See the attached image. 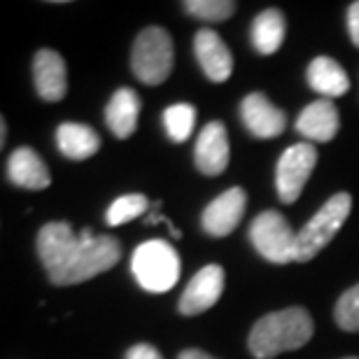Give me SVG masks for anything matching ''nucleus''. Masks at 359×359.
Returning a JSON list of instances; mask_svg holds the SVG:
<instances>
[{
  "label": "nucleus",
  "mask_w": 359,
  "mask_h": 359,
  "mask_svg": "<svg viewBox=\"0 0 359 359\" xmlns=\"http://www.w3.org/2000/svg\"><path fill=\"white\" fill-rule=\"evenodd\" d=\"M313 334L315 322L311 313L301 306H290L257 320L248 336V348L255 359H273L308 346Z\"/></svg>",
  "instance_id": "obj_1"
},
{
  "label": "nucleus",
  "mask_w": 359,
  "mask_h": 359,
  "mask_svg": "<svg viewBox=\"0 0 359 359\" xmlns=\"http://www.w3.org/2000/svg\"><path fill=\"white\" fill-rule=\"evenodd\" d=\"M180 269L182 262L175 248L159 238L140 243L131 259L135 283L149 294H166L173 290L180 280Z\"/></svg>",
  "instance_id": "obj_2"
},
{
  "label": "nucleus",
  "mask_w": 359,
  "mask_h": 359,
  "mask_svg": "<svg viewBox=\"0 0 359 359\" xmlns=\"http://www.w3.org/2000/svg\"><path fill=\"white\" fill-rule=\"evenodd\" d=\"M121 259V243L114 236L107 233H93L91 229L80 231V248L68 264V269L54 280L56 287H70L80 285L87 280L110 271L114 264Z\"/></svg>",
  "instance_id": "obj_3"
},
{
  "label": "nucleus",
  "mask_w": 359,
  "mask_h": 359,
  "mask_svg": "<svg viewBox=\"0 0 359 359\" xmlns=\"http://www.w3.org/2000/svg\"><path fill=\"white\" fill-rule=\"evenodd\" d=\"M173 38L163 26H147L135 35L131 49V70L142 84L159 87L173 73Z\"/></svg>",
  "instance_id": "obj_4"
},
{
  "label": "nucleus",
  "mask_w": 359,
  "mask_h": 359,
  "mask_svg": "<svg viewBox=\"0 0 359 359\" xmlns=\"http://www.w3.org/2000/svg\"><path fill=\"white\" fill-rule=\"evenodd\" d=\"M353 210V196L348 191L334 194L318 212L313 215V219L304 224L301 231H297V262L306 264L315 259L329 243L336 238V233L341 231L343 224L350 217Z\"/></svg>",
  "instance_id": "obj_5"
},
{
  "label": "nucleus",
  "mask_w": 359,
  "mask_h": 359,
  "mask_svg": "<svg viewBox=\"0 0 359 359\" xmlns=\"http://www.w3.org/2000/svg\"><path fill=\"white\" fill-rule=\"evenodd\" d=\"M250 243L264 259L271 264L297 262V231L285 215L278 210H264L250 224Z\"/></svg>",
  "instance_id": "obj_6"
},
{
  "label": "nucleus",
  "mask_w": 359,
  "mask_h": 359,
  "mask_svg": "<svg viewBox=\"0 0 359 359\" xmlns=\"http://www.w3.org/2000/svg\"><path fill=\"white\" fill-rule=\"evenodd\" d=\"M315 163H318V149L313 142H297L287 147L276 166V191L285 205L297 203L306 182L311 180Z\"/></svg>",
  "instance_id": "obj_7"
},
{
  "label": "nucleus",
  "mask_w": 359,
  "mask_h": 359,
  "mask_svg": "<svg viewBox=\"0 0 359 359\" xmlns=\"http://www.w3.org/2000/svg\"><path fill=\"white\" fill-rule=\"evenodd\" d=\"M35 248H38V257L47 271L49 283H54L73 262L80 248V233H75L68 222H49L40 229Z\"/></svg>",
  "instance_id": "obj_8"
},
{
  "label": "nucleus",
  "mask_w": 359,
  "mask_h": 359,
  "mask_svg": "<svg viewBox=\"0 0 359 359\" xmlns=\"http://www.w3.org/2000/svg\"><path fill=\"white\" fill-rule=\"evenodd\" d=\"M224 269L219 264H208L184 287L182 297L177 301V313L184 318L201 315L217 304L222 292H224Z\"/></svg>",
  "instance_id": "obj_9"
},
{
  "label": "nucleus",
  "mask_w": 359,
  "mask_h": 359,
  "mask_svg": "<svg viewBox=\"0 0 359 359\" xmlns=\"http://www.w3.org/2000/svg\"><path fill=\"white\" fill-rule=\"evenodd\" d=\"M248 194L243 187H231V189L222 191L215 196L205 210L201 212V226L212 238H224V236L233 233V229L241 224L243 215H245Z\"/></svg>",
  "instance_id": "obj_10"
},
{
  "label": "nucleus",
  "mask_w": 359,
  "mask_h": 359,
  "mask_svg": "<svg viewBox=\"0 0 359 359\" xmlns=\"http://www.w3.org/2000/svg\"><path fill=\"white\" fill-rule=\"evenodd\" d=\"M229 133L224 121L212 119L201 128L196 145H194V166L201 175L217 177L229 166Z\"/></svg>",
  "instance_id": "obj_11"
},
{
  "label": "nucleus",
  "mask_w": 359,
  "mask_h": 359,
  "mask_svg": "<svg viewBox=\"0 0 359 359\" xmlns=\"http://www.w3.org/2000/svg\"><path fill=\"white\" fill-rule=\"evenodd\" d=\"M241 119L257 140L278 138L287 128V114L278 105H273L271 98L262 91L248 93L241 100Z\"/></svg>",
  "instance_id": "obj_12"
},
{
  "label": "nucleus",
  "mask_w": 359,
  "mask_h": 359,
  "mask_svg": "<svg viewBox=\"0 0 359 359\" xmlns=\"http://www.w3.org/2000/svg\"><path fill=\"white\" fill-rule=\"evenodd\" d=\"M33 82L45 103H59L68 96V66L54 49H38L33 56Z\"/></svg>",
  "instance_id": "obj_13"
},
{
  "label": "nucleus",
  "mask_w": 359,
  "mask_h": 359,
  "mask_svg": "<svg viewBox=\"0 0 359 359\" xmlns=\"http://www.w3.org/2000/svg\"><path fill=\"white\" fill-rule=\"evenodd\" d=\"M194 54L203 75L215 84L226 82L233 73V56L224 45V40L219 38L217 31L212 28H201L194 35Z\"/></svg>",
  "instance_id": "obj_14"
},
{
  "label": "nucleus",
  "mask_w": 359,
  "mask_h": 359,
  "mask_svg": "<svg viewBox=\"0 0 359 359\" xmlns=\"http://www.w3.org/2000/svg\"><path fill=\"white\" fill-rule=\"evenodd\" d=\"M294 126L308 142H332L341 128V117L332 100L320 98L301 110Z\"/></svg>",
  "instance_id": "obj_15"
},
{
  "label": "nucleus",
  "mask_w": 359,
  "mask_h": 359,
  "mask_svg": "<svg viewBox=\"0 0 359 359\" xmlns=\"http://www.w3.org/2000/svg\"><path fill=\"white\" fill-rule=\"evenodd\" d=\"M7 180L14 187L31 191H42L52 184V173L47 163L33 147H17L7 159Z\"/></svg>",
  "instance_id": "obj_16"
},
{
  "label": "nucleus",
  "mask_w": 359,
  "mask_h": 359,
  "mask_svg": "<svg viewBox=\"0 0 359 359\" xmlns=\"http://www.w3.org/2000/svg\"><path fill=\"white\" fill-rule=\"evenodd\" d=\"M142 110V100L133 89L121 87L112 93V98L105 105V124L112 131L114 138L126 140L135 133L138 117Z\"/></svg>",
  "instance_id": "obj_17"
},
{
  "label": "nucleus",
  "mask_w": 359,
  "mask_h": 359,
  "mask_svg": "<svg viewBox=\"0 0 359 359\" xmlns=\"http://www.w3.org/2000/svg\"><path fill=\"white\" fill-rule=\"evenodd\" d=\"M306 80L308 87L327 100L341 98L350 91V75L332 56H318V59L308 63Z\"/></svg>",
  "instance_id": "obj_18"
},
{
  "label": "nucleus",
  "mask_w": 359,
  "mask_h": 359,
  "mask_svg": "<svg viewBox=\"0 0 359 359\" xmlns=\"http://www.w3.org/2000/svg\"><path fill=\"white\" fill-rule=\"evenodd\" d=\"M56 147L70 161H84L100 149V135L87 124L63 121L56 128Z\"/></svg>",
  "instance_id": "obj_19"
},
{
  "label": "nucleus",
  "mask_w": 359,
  "mask_h": 359,
  "mask_svg": "<svg viewBox=\"0 0 359 359\" xmlns=\"http://www.w3.org/2000/svg\"><path fill=\"white\" fill-rule=\"evenodd\" d=\"M285 31H287V21L285 14L278 7H269V10L259 12L255 17L252 26H250V40H252L255 52L262 56L276 54L283 47Z\"/></svg>",
  "instance_id": "obj_20"
},
{
  "label": "nucleus",
  "mask_w": 359,
  "mask_h": 359,
  "mask_svg": "<svg viewBox=\"0 0 359 359\" xmlns=\"http://www.w3.org/2000/svg\"><path fill=\"white\" fill-rule=\"evenodd\" d=\"M161 121L170 142H184L189 140L194 124H196V107L191 103H175L163 110Z\"/></svg>",
  "instance_id": "obj_21"
},
{
  "label": "nucleus",
  "mask_w": 359,
  "mask_h": 359,
  "mask_svg": "<svg viewBox=\"0 0 359 359\" xmlns=\"http://www.w3.org/2000/svg\"><path fill=\"white\" fill-rule=\"evenodd\" d=\"M149 208V201L145 194H124L114 198L110 208L105 210V224L107 226H121L135 217H142Z\"/></svg>",
  "instance_id": "obj_22"
},
{
  "label": "nucleus",
  "mask_w": 359,
  "mask_h": 359,
  "mask_svg": "<svg viewBox=\"0 0 359 359\" xmlns=\"http://www.w3.org/2000/svg\"><path fill=\"white\" fill-rule=\"evenodd\" d=\"M182 10L189 17L205 21V24H219V21L233 17L238 3H233V0H184Z\"/></svg>",
  "instance_id": "obj_23"
},
{
  "label": "nucleus",
  "mask_w": 359,
  "mask_h": 359,
  "mask_svg": "<svg viewBox=\"0 0 359 359\" xmlns=\"http://www.w3.org/2000/svg\"><path fill=\"white\" fill-rule=\"evenodd\" d=\"M334 320L339 329L359 334V283L348 287L334 306Z\"/></svg>",
  "instance_id": "obj_24"
},
{
  "label": "nucleus",
  "mask_w": 359,
  "mask_h": 359,
  "mask_svg": "<svg viewBox=\"0 0 359 359\" xmlns=\"http://www.w3.org/2000/svg\"><path fill=\"white\" fill-rule=\"evenodd\" d=\"M124 359H163V355L149 343H135V346L126 350Z\"/></svg>",
  "instance_id": "obj_25"
},
{
  "label": "nucleus",
  "mask_w": 359,
  "mask_h": 359,
  "mask_svg": "<svg viewBox=\"0 0 359 359\" xmlns=\"http://www.w3.org/2000/svg\"><path fill=\"white\" fill-rule=\"evenodd\" d=\"M348 35L350 40H353V45L359 49V0H355V3H350L348 7Z\"/></svg>",
  "instance_id": "obj_26"
},
{
  "label": "nucleus",
  "mask_w": 359,
  "mask_h": 359,
  "mask_svg": "<svg viewBox=\"0 0 359 359\" xmlns=\"http://www.w3.org/2000/svg\"><path fill=\"white\" fill-rule=\"evenodd\" d=\"M177 359H215V357H212V355H208V353H203V350L191 348V350H182Z\"/></svg>",
  "instance_id": "obj_27"
},
{
  "label": "nucleus",
  "mask_w": 359,
  "mask_h": 359,
  "mask_svg": "<svg viewBox=\"0 0 359 359\" xmlns=\"http://www.w3.org/2000/svg\"><path fill=\"white\" fill-rule=\"evenodd\" d=\"M5 140H7V121L3 117L0 119V145H5Z\"/></svg>",
  "instance_id": "obj_28"
},
{
  "label": "nucleus",
  "mask_w": 359,
  "mask_h": 359,
  "mask_svg": "<svg viewBox=\"0 0 359 359\" xmlns=\"http://www.w3.org/2000/svg\"><path fill=\"white\" fill-rule=\"evenodd\" d=\"M343 359H359V357H343Z\"/></svg>",
  "instance_id": "obj_29"
}]
</instances>
